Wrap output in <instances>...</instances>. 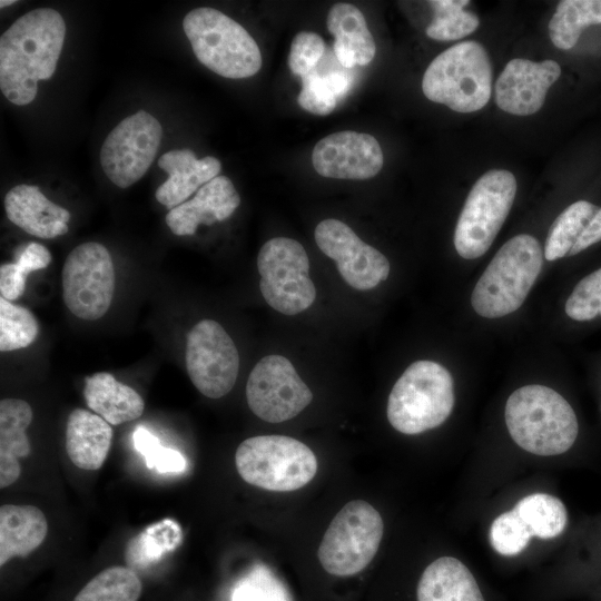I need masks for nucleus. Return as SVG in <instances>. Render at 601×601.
Returning a JSON list of instances; mask_svg holds the SVG:
<instances>
[{
    "mask_svg": "<svg viewBox=\"0 0 601 601\" xmlns=\"http://www.w3.org/2000/svg\"><path fill=\"white\" fill-rule=\"evenodd\" d=\"M417 601H484L471 571L457 559L443 556L423 571Z\"/></svg>",
    "mask_w": 601,
    "mask_h": 601,
    "instance_id": "393cba45",
    "label": "nucleus"
},
{
    "mask_svg": "<svg viewBox=\"0 0 601 601\" xmlns=\"http://www.w3.org/2000/svg\"><path fill=\"white\" fill-rule=\"evenodd\" d=\"M516 195V180L509 170L483 174L471 188L460 213L454 246L465 259L484 255L503 226Z\"/></svg>",
    "mask_w": 601,
    "mask_h": 601,
    "instance_id": "6e6552de",
    "label": "nucleus"
},
{
    "mask_svg": "<svg viewBox=\"0 0 601 601\" xmlns=\"http://www.w3.org/2000/svg\"><path fill=\"white\" fill-rule=\"evenodd\" d=\"M490 543L502 555H515L529 544L532 533L520 515L512 509L500 514L490 528Z\"/></svg>",
    "mask_w": 601,
    "mask_h": 601,
    "instance_id": "e433bc0d",
    "label": "nucleus"
},
{
    "mask_svg": "<svg viewBox=\"0 0 601 601\" xmlns=\"http://www.w3.org/2000/svg\"><path fill=\"white\" fill-rule=\"evenodd\" d=\"M33 417L23 400L3 398L0 402V487L14 483L21 473L19 459L31 452L27 428Z\"/></svg>",
    "mask_w": 601,
    "mask_h": 601,
    "instance_id": "5701e85b",
    "label": "nucleus"
},
{
    "mask_svg": "<svg viewBox=\"0 0 601 601\" xmlns=\"http://www.w3.org/2000/svg\"><path fill=\"white\" fill-rule=\"evenodd\" d=\"M30 269L16 262L0 266V294L1 297L13 302L24 292L27 276Z\"/></svg>",
    "mask_w": 601,
    "mask_h": 601,
    "instance_id": "ea45409f",
    "label": "nucleus"
},
{
    "mask_svg": "<svg viewBox=\"0 0 601 601\" xmlns=\"http://www.w3.org/2000/svg\"><path fill=\"white\" fill-rule=\"evenodd\" d=\"M566 315L579 322L601 315V268L582 278L565 303Z\"/></svg>",
    "mask_w": 601,
    "mask_h": 601,
    "instance_id": "4c0bfd02",
    "label": "nucleus"
},
{
    "mask_svg": "<svg viewBox=\"0 0 601 601\" xmlns=\"http://www.w3.org/2000/svg\"><path fill=\"white\" fill-rule=\"evenodd\" d=\"M239 204L233 181L219 175L200 187L191 199L170 209L165 221L177 236L194 235L200 224L213 225L229 218Z\"/></svg>",
    "mask_w": 601,
    "mask_h": 601,
    "instance_id": "a211bd4d",
    "label": "nucleus"
},
{
    "mask_svg": "<svg viewBox=\"0 0 601 601\" xmlns=\"http://www.w3.org/2000/svg\"><path fill=\"white\" fill-rule=\"evenodd\" d=\"M185 362L191 383L207 397H223L236 383L238 351L231 337L216 321L201 319L189 331Z\"/></svg>",
    "mask_w": 601,
    "mask_h": 601,
    "instance_id": "ddd939ff",
    "label": "nucleus"
},
{
    "mask_svg": "<svg viewBox=\"0 0 601 601\" xmlns=\"http://www.w3.org/2000/svg\"><path fill=\"white\" fill-rule=\"evenodd\" d=\"M493 70L484 47L459 42L435 57L422 79L424 96L456 112L482 109L492 92Z\"/></svg>",
    "mask_w": 601,
    "mask_h": 601,
    "instance_id": "39448f33",
    "label": "nucleus"
},
{
    "mask_svg": "<svg viewBox=\"0 0 601 601\" xmlns=\"http://www.w3.org/2000/svg\"><path fill=\"white\" fill-rule=\"evenodd\" d=\"M62 296L67 308L85 321L108 312L115 292V268L108 249L99 243L76 246L62 268Z\"/></svg>",
    "mask_w": 601,
    "mask_h": 601,
    "instance_id": "9b49d317",
    "label": "nucleus"
},
{
    "mask_svg": "<svg viewBox=\"0 0 601 601\" xmlns=\"http://www.w3.org/2000/svg\"><path fill=\"white\" fill-rule=\"evenodd\" d=\"M246 400L256 416L268 423H280L308 406L313 393L289 359L273 354L263 357L250 372Z\"/></svg>",
    "mask_w": 601,
    "mask_h": 601,
    "instance_id": "4468645a",
    "label": "nucleus"
},
{
    "mask_svg": "<svg viewBox=\"0 0 601 601\" xmlns=\"http://www.w3.org/2000/svg\"><path fill=\"white\" fill-rule=\"evenodd\" d=\"M601 240V208L598 209L595 215L589 220L587 226L583 228L579 235L575 244L569 252L568 256H573L589 246Z\"/></svg>",
    "mask_w": 601,
    "mask_h": 601,
    "instance_id": "79ce46f5",
    "label": "nucleus"
},
{
    "mask_svg": "<svg viewBox=\"0 0 601 601\" xmlns=\"http://www.w3.org/2000/svg\"><path fill=\"white\" fill-rule=\"evenodd\" d=\"M83 396L87 406L110 425L134 421L145 410L142 397L107 372H98L85 378Z\"/></svg>",
    "mask_w": 601,
    "mask_h": 601,
    "instance_id": "b1692460",
    "label": "nucleus"
},
{
    "mask_svg": "<svg viewBox=\"0 0 601 601\" xmlns=\"http://www.w3.org/2000/svg\"><path fill=\"white\" fill-rule=\"evenodd\" d=\"M39 334V323L26 307L0 297V351L11 352L31 345Z\"/></svg>",
    "mask_w": 601,
    "mask_h": 601,
    "instance_id": "f704fd0d",
    "label": "nucleus"
},
{
    "mask_svg": "<svg viewBox=\"0 0 601 601\" xmlns=\"http://www.w3.org/2000/svg\"><path fill=\"white\" fill-rule=\"evenodd\" d=\"M48 533V523L33 505L7 504L0 508V565L14 556H27Z\"/></svg>",
    "mask_w": 601,
    "mask_h": 601,
    "instance_id": "a878e982",
    "label": "nucleus"
},
{
    "mask_svg": "<svg viewBox=\"0 0 601 601\" xmlns=\"http://www.w3.org/2000/svg\"><path fill=\"white\" fill-rule=\"evenodd\" d=\"M135 449L144 456L150 470L158 473H183L187 462L185 456L174 450L162 446L159 439L147 428L139 426L132 434Z\"/></svg>",
    "mask_w": 601,
    "mask_h": 601,
    "instance_id": "c9c22d12",
    "label": "nucleus"
},
{
    "mask_svg": "<svg viewBox=\"0 0 601 601\" xmlns=\"http://www.w3.org/2000/svg\"><path fill=\"white\" fill-rule=\"evenodd\" d=\"M66 36L62 16L50 8L29 11L0 38V89L13 105L24 106L37 96L38 81L56 71Z\"/></svg>",
    "mask_w": 601,
    "mask_h": 601,
    "instance_id": "f257e3e1",
    "label": "nucleus"
},
{
    "mask_svg": "<svg viewBox=\"0 0 601 601\" xmlns=\"http://www.w3.org/2000/svg\"><path fill=\"white\" fill-rule=\"evenodd\" d=\"M230 601H293V598L269 566L255 563L236 581Z\"/></svg>",
    "mask_w": 601,
    "mask_h": 601,
    "instance_id": "72a5a7b5",
    "label": "nucleus"
},
{
    "mask_svg": "<svg viewBox=\"0 0 601 601\" xmlns=\"http://www.w3.org/2000/svg\"><path fill=\"white\" fill-rule=\"evenodd\" d=\"M300 79L298 105L317 116L329 115L336 108L338 99L352 87L349 75L339 69L323 70L318 66Z\"/></svg>",
    "mask_w": 601,
    "mask_h": 601,
    "instance_id": "bb28decb",
    "label": "nucleus"
},
{
    "mask_svg": "<svg viewBox=\"0 0 601 601\" xmlns=\"http://www.w3.org/2000/svg\"><path fill=\"white\" fill-rule=\"evenodd\" d=\"M183 29L200 63L230 79L256 75L263 63L255 39L237 21L209 7L189 11Z\"/></svg>",
    "mask_w": 601,
    "mask_h": 601,
    "instance_id": "20e7f679",
    "label": "nucleus"
},
{
    "mask_svg": "<svg viewBox=\"0 0 601 601\" xmlns=\"http://www.w3.org/2000/svg\"><path fill=\"white\" fill-rule=\"evenodd\" d=\"M598 209L599 207L587 200H578L566 207L549 229L544 258L556 260L566 256Z\"/></svg>",
    "mask_w": 601,
    "mask_h": 601,
    "instance_id": "2f4dec72",
    "label": "nucleus"
},
{
    "mask_svg": "<svg viewBox=\"0 0 601 601\" xmlns=\"http://www.w3.org/2000/svg\"><path fill=\"white\" fill-rule=\"evenodd\" d=\"M380 513L367 502L346 503L333 518L317 555L323 569L336 577L364 570L375 556L383 536Z\"/></svg>",
    "mask_w": 601,
    "mask_h": 601,
    "instance_id": "1a4fd4ad",
    "label": "nucleus"
},
{
    "mask_svg": "<svg viewBox=\"0 0 601 601\" xmlns=\"http://www.w3.org/2000/svg\"><path fill=\"white\" fill-rule=\"evenodd\" d=\"M543 256L540 243L531 235L509 239L472 292L474 311L482 317L497 318L520 308L541 273Z\"/></svg>",
    "mask_w": 601,
    "mask_h": 601,
    "instance_id": "7ed1b4c3",
    "label": "nucleus"
},
{
    "mask_svg": "<svg viewBox=\"0 0 601 601\" xmlns=\"http://www.w3.org/2000/svg\"><path fill=\"white\" fill-rule=\"evenodd\" d=\"M259 288L266 303L285 315L299 314L312 306L316 288L309 278L305 248L288 237L266 242L257 256Z\"/></svg>",
    "mask_w": 601,
    "mask_h": 601,
    "instance_id": "9d476101",
    "label": "nucleus"
},
{
    "mask_svg": "<svg viewBox=\"0 0 601 601\" xmlns=\"http://www.w3.org/2000/svg\"><path fill=\"white\" fill-rule=\"evenodd\" d=\"M142 584L129 566L115 565L93 577L73 601H138Z\"/></svg>",
    "mask_w": 601,
    "mask_h": 601,
    "instance_id": "7c9ffc66",
    "label": "nucleus"
},
{
    "mask_svg": "<svg viewBox=\"0 0 601 601\" xmlns=\"http://www.w3.org/2000/svg\"><path fill=\"white\" fill-rule=\"evenodd\" d=\"M513 510L530 529L532 535L552 539L560 535L568 522L564 504L546 493H534L521 499Z\"/></svg>",
    "mask_w": 601,
    "mask_h": 601,
    "instance_id": "c756f323",
    "label": "nucleus"
},
{
    "mask_svg": "<svg viewBox=\"0 0 601 601\" xmlns=\"http://www.w3.org/2000/svg\"><path fill=\"white\" fill-rule=\"evenodd\" d=\"M326 24L334 36V55L344 68L367 66L376 53V45L362 11L351 3H336Z\"/></svg>",
    "mask_w": 601,
    "mask_h": 601,
    "instance_id": "412c9836",
    "label": "nucleus"
},
{
    "mask_svg": "<svg viewBox=\"0 0 601 601\" xmlns=\"http://www.w3.org/2000/svg\"><path fill=\"white\" fill-rule=\"evenodd\" d=\"M505 423L513 441L542 456L568 451L578 436V420L566 400L543 385L515 390L505 404Z\"/></svg>",
    "mask_w": 601,
    "mask_h": 601,
    "instance_id": "f03ea898",
    "label": "nucleus"
},
{
    "mask_svg": "<svg viewBox=\"0 0 601 601\" xmlns=\"http://www.w3.org/2000/svg\"><path fill=\"white\" fill-rule=\"evenodd\" d=\"M13 3H16L14 0H1L0 1V7L4 8V7H8V6L13 4Z\"/></svg>",
    "mask_w": 601,
    "mask_h": 601,
    "instance_id": "37998d69",
    "label": "nucleus"
},
{
    "mask_svg": "<svg viewBox=\"0 0 601 601\" xmlns=\"http://www.w3.org/2000/svg\"><path fill=\"white\" fill-rule=\"evenodd\" d=\"M158 166L168 178L157 188L156 199L169 210L187 199L205 184L219 176L220 161L213 156L197 159L190 149H173L160 156Z\"/></svg>",
    "mask_w": 601,
    "mask_h": 601,
    "instance_id": "6ab92c4d",
    "label": "nucleus"
},
{
    "mask_svg": "<svg viewBox=\"0 0 601 601\" xmlns=\"http://www.w3.org/2000/svg\"><path fill=\"white\" fill-rule=\"evenodd\" d=\"M240 477L257 487L288 492L305 486L317 472V460L303 442L285 435H258L235 453Z\"/></svg>",
    "mask_w": 601,
    "mask_h": 601,
    "instance_id": "0eeeda50",
    "label": "nucleus"
},
{
    "mask_svg": "<svg viewBox=\"0 0 601 601\" xmlns=\"http://www.w3.org/2000/svg\"><path fill=\"white\" fill-rule=\"evenodd\" d=\"M181 541L180 525L175 520L164 519L147 526L128 542L126 562L131 569H145L161 561Z\"/></svg>",
    "mask_w": 601,
    "mask_h": 601,
    "instance_id": "cd10ccee",
    "label": "nucleus"
},
{
    "mask_svg": "<svg viewBox=\"0 0 601 601\" xmlns=\"http://www.w3.org/2000/svg\"><path fill=\"white\" fill-rule=\"evenodd\" d=\"M560 75L561 68L554 60L534 62L522 58L512 59L496 80L495 102L500 109L511 115L535 114Z\"/></svg>",
    "mask_w": 601,
    "mask_h": 601,
    "instance_id": "f3484780",
    "label": "nucleus"
},
{
    "mask_svg": "<svg viewBox=\"0 0 601 601\" xmlns=\"http://www.w3.org/2000/svg\"><path fill=\"white\" fill-rule=\"evenodd\" d=\"M17 262L29 267L31 272L40 270L49 266L51 254L45 245L31 242L22 248Z\"/></svg>",
    "mask_w": 601,
    "mask_h": 601,
    "instance_id": "a19ab883",
    "label": "nucleus"
},
{
    "mask_svg": "<svg viewBox=\"0 0 601 601\" xmlns=\"http://www.w3.org/2000/svg\"><path fill=\"white\" fill-rule=\"evenodd\" d=\"M454 406L450 372L433 361L412 363L394 384L387 401V418L403 434H418L440 426Z\"/></svg>",
    "mask_w": 601,
    "mask_h": 601,
    "instance_id": "423d86ee",
    "label": "nucleus"
},
{
    "mask_svg": "<svg viewBox=\"0 0 601 601\" xmlns=\"http://www.w3.org/2000/svg\"><path fill=\"white\" fill-rule=\"evenodd\" d=\"M111 425L83 408L73 410L67 420L66 451L79 469L96 471L106 461L112 441Z\"/></svg>",
    "mask_w": 601,
    "mask_h": 601,
    "instance_id": "4be33fe9",
    "label": "nucleus"
},
{
    "mask_svg": "<svg viewBox=\"0 0 601 601\" xmlns=\"http://www.w3.org/2000/svg\"><path fill=\"white\" fill-rule=\"evenodd\" d=\"M314 169L335 179H370L383 167V151L371 135L344 130L322 138L312 152Z\"/></svg>",
    "mask_w": 601,
    "mask_h": 601,
    "instance_id": "dca6fc26",
    "label": "nucleus"
},
{
    "mask_svg": "<svg viewBox=\"0 0 601 601\" xmlns=\"http://www.w3.org/2000/svg\"><path fill=\"white\" fill-rule=\"evenodd\" d=\"M434 11V18L427 26L426 36L439 41L462 39L472 33L480 24L477 16L465 11L467 0H434L428 1Z\"/></svg>",
    "mask_w": 601,
    "mask_h": 601,
    "instance_id": "473e14b6",
    "label": "nucleus"
},
{
    "mask_svg": "<svg viewBox=\"0 0 601 601\" xmlns=\"http://www.w3.org/2000/svg\"><path fill=\"white\" fill-rule=\"evenodd\" d=\"M314 236L318 248L336 262L341 276L351 287L370 290L388 277L387 258L345 223L324 219L316 226Z\"/></svg>",
    "mask_w": 601,
    "mask_h": 601,
    "instance_id": "2eb2a0df",
    "label": "nucleus"
},
{
    "mask_svg": "<svg viewBox=\"0 0 601 601\" xmlns=\"http://www.w3.org/2000/svg\"><path fill=\"white\" fill-rule=\"evenodd\" d=\"M4 209L11 223L39 238H55L69 229L70 213L48 199L36 185L12 187L4 197Z\"/></svg>",
    "mask_w": 601,
    "mask_h": 601,
    "instance_id": "aec40b11",
    "label": "nucleus"
},
{
    "mask_svg": "<svg viewBox=\"0 0 601 601\" xmlns=\"http://www.w3.org/2000/svg\"><path fill=\"white\" fill-rule=\"evenodd\" d=\"M162 137L160 122L138 110L108 134L100 148V164L111 183L128 188L137 183L155 160Z\"/></svg>",
    "mask_w": 601,
    "mask_h": 601,
    "instance_id": "f8f14e48",
    "label": "nucleus"
},
{
    "mask_svg": "<svg viewBox=\"0 0 601 601\" xmlns=\"http://www.w3.org/2000/svg\"><path fill=\"white\" fill-rule=\"evenodd\" d=\"M325 42L321 36L311 31L298 32L290 45L288 67L300 78L314 70L325 53Z\"/></svg>",
    "mask_w": 601,
    "mask_h": 601,
    "instance_id": "58836bf2",
    "label": "nucleus"
},
{
    "mask_svg": "<svg viewBox=\"0 0 601 601\" xmlns=\"http://www.w3.org/2000/svg\"><path fill=\"white\" fill-rule=\"evenodd\" d=\"M592 24H601V0H562L549 22V36L556 48L569 50Z\"/></svg>",
    "mask_w": 601,
    "mask_h": 601,
    "instance_id": "c85d7f7f",
    "label": "nucleus"
}]
</instances>
